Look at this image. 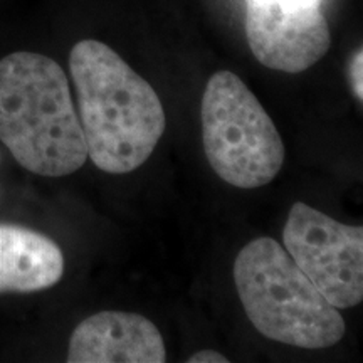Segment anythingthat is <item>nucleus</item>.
I'll return each mask as SVG.
<instances>
[{
  "mask_svg": "<svg viewBox=\"0 0 363 363\" xmlns=\"http://www.w3.org/2000/svg\"><path fill=\"white\" fill-rule=\"evenodd\" d=\"M69 69L91 162L115 175L140 169L167 128L155 89L110 45L94 39L72 45Z\"/></svg>",
  "mask_w": 363,
  "mask_h": 363,
  "instance_id": "obj_1",
  "label": "nucleus"
},
{
  "mask_svg": "<svg viewBox=\"0 0 363 363\" xmlns=\"http://www.w3.org/2000/svg\"><path fill=\"white\" fill-rule=\"evenodd\" d=\"M0 142L43 177L71 175L86 163L69 81L54 59L29 51L0 59Z\"/></svg>",
  "mask_w": 363,
  "mask_h": 363,
  "instance_id": "obj_2",
  "label": "nucleus"
},
{
  "mask_svg": "<svg viewBox=\"0 0 363 363\" xmlns=\"http://www.w3.org/2000/svg\"><path fill=\"white\" fill-rule=\"evenodd\" d=\"M244 311L262 337L299 348H328L345 335V320L272 238H257L234 261Z\"/></svg>",
  "mask_w": 363,
  "mask_h": 363,
  "instance_id": "obj_3",
  "label": "nucleus"
},
{
  "mask_svg": "<svg viewBox=\"0 0 363 363\" xmlns=\"http://www.w3.org/2000/svg\"><path fill=\"white\" fill-rule=\"evenodd\" d=\"M201 120L207 160L229 185L264 187L283 169L286 150L274 121L234 72L208 79Z\"/></svg>",
  "mask_w": 363,
  "mask_h": 363,
  "instance_id": "obj_4",
  "label": "nucleus"
},
{
  "mask_svg": "<svg viewBox=\"0 0 363 363\" xmlns=\"http://www.w3.org/2000/svg\"><path fill=\"white\" fill-rule=\"evenodd\" d=\"M283 244L330 305L347 310L363 299V227L331 219L305 202L293 203Z\"/></svg>",
  "mask_w": 363,
  "mask_h": 363,
  "instance_id": "obj_5",
  "label": "nucleus"
},
{
  "mask_svg": "<svg viewBox=\"0 0 363 363\" xmlns=\"http://www.w3.org/2000/svg\"><path fill=\"white\" fill-rule=\"evenodd\" d=\"M246 35L262 66L289 74L310 69L331 45L320 6L281 7L271 0H247Z\"/></svg>",
  "mask_w": 363,
  "mask_h": 363,
  "instance_id": "obj_6",
  "label": "nucleus"
},
{
  "mask_svg": "<svg viewBox=\"0 0 363 363\" xmlns=\"http://www.w3.org/2000/svg\"><path fill=\"white\" fill-rule=\"evenodd\" d=\"M69 363H163L160 330L136 313L101 311L76 326L67 348Z\"/></svg>",
  "mask_w": 363,
  "mask_h": 363,
  "instance_id": "obj_7",
  "label": "nucleus"
},
{
  "mask_svg": "<svg viewBox=\"0 0 363 363\" xmlns=\"http://www.w3.org/2000/svg\"><path fill=\"white\" fill-rule=\"evenodd\" d=\"M65 274L61 247L22 225L0 224V294L52 288Z\"/></svg>",
  "mask_w": 363,
  "mask_h": 363,
  "instance_id": "obj_8",
  "label": "nucleus"
},
{
  "mask_svg": "<svg viewBox=\"0 0 363 363\" xmlns=\"http://www.w3.org/2000/svg\"><path fill=\"white\" fill-rule=\"evenodd\" d=\"M362 67H363V51H358L353 54L350 61V84L353 89V94L358 101H363V76H362Z\"/></svg>",
  "mask_w": 363,
  "mask_h": 363,
  "instance_id": "obj_9",
  "label": "nucleus"
},
{
  "mask_svg": "<svg viewBox=\"0 0 363 363\" xmlns=\"http://www.w3.org/2000/svg\"><path fill=\"white\" fill-rule=\"evenodd\" d=\"M189 363H227L229 358H225L222 353L216 350H201L194 353L187 360Z\"/></svg>",
  "mask_w": 363,
  "mask_h": 363,
  "instance_id": "obj_10",
  "label": "nucleus"
},
{
  "mask_svg": "<svg viewBox=\"0 0 363 363\" xmlns=\"http://www.w3.org/2000/svg\"><path fill=\"white\" fill-rule=\"evenodd\" d=\"M271 2L279 4L281 7H308V6H320V0H271Z\"/></svg>",
  "mask_w": 363,
  "mask_h": 363,
  "instance_id": "obj_11",
  "label": "nucleus"
}]
</instances>
